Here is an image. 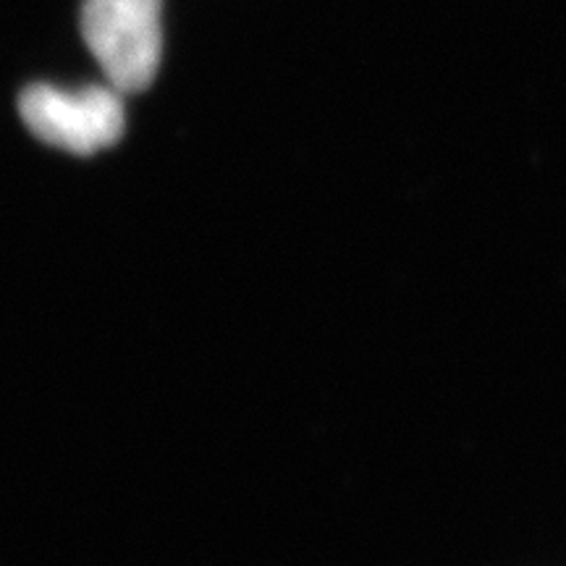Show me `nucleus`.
<instances>
[{
    "label": "nucleus",
    "instance_id": "nucleus-1",
    "mask_svg": "<svg viewBox=\"0 0 566 566\" xmlns=\"http://www.w3.org/2000/svg\"><path fill=\"white\" fill-rule=\"evenodd\" d=\"M82 38L111 87H150L163 55V0H84Z\"/></svg>",
    "mask_w": 566,
    "mask_h": 566
},
{
    "label": "nucleus",
    "instance_id": "nucleus-2",
    "mask_svg": "<svg viewBox=\"0 0 566 566\" xmlns=\"http://www.w3.org/2000/svg\"><path fill=\"white\" fill-rule=\"evenodd\" d=\"M19 113L34 137L76 155L116 145L126 126L122 92L111 84L82 90L32 84L21 92Z\"/></svg>",
    "mask_w": 566,
    "mask_h": 566
}]
</instances>
